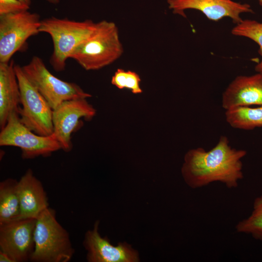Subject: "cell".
Listing matches in <instances>:
<instances>
[{"mask_svg":"<svg viewBox=\"0 0 262 262\" xmlns=\"http://www.w3.org/2000/svg\"><path fill=\"white\" fill-rule=\"evenodd\" d=\"M257 0L258 1L259 4H260L261 6H262V0Z\"/></svg>","mask_w":262,"mask_h":262,"instance_id":"d4e9b609","label":"cell"},{"mask_svg":"<svg viewBox=\"0 0 262 262\" xmlns=\"http://www.w3.org/2000/svg\"><path fill=\"white\" fill-rule=\"evenodd\" d=\"M96 26L97 22L90 19L76 21L52 16L41 21L40 33L49 34L53 43L49 62L54 70L61 72L65 70L67 59L92 34Z\"/></svg>","mask_w":262,"mask_h":262,"instance_id":"277c9868","label":"cell"},{"mask_svg":"<svg viewBox=\"0 0 262 262\" xmlns=\"http://www.w3.org/2000/svg\"><path fill=\"white\" fill-rule=\"evenodd\" d=\"M36 218L16 219L0 224V251L13 262L30 261L34 249Z\"/></svg>","mask_w":262,"mask_h":262,"instance_id":"30bf717a","label":"cell"},{"mask_svg":"<svg viewBox=\"0 0 262 262\" xmlns=\"http://www.w3.org/2000/svg\"><path fill=\"white\" fill-rule=\"evenodd\" d=\"M123 53L117 26L102 20L97 22L94 32L74 49L70 58L86 70H97L112 64Z\"/></svg>","mask_w":262,"mask_h":262,"instance_id":"7a4b0ae2","label":"cell"},{"mask_svg":"<svg viewBox=\"0 0 262 262\" xmlns=\"http://www.w3.org/2000/svg\"><path fill=\"white\" fill-rule=\"evenodd\" d=\"M231 33L235 36L248 38L258 45V52L262 57V60L255 66V70L257 72H262V22L243 19L233 27Z\"/></svg>","mask_w":262,"mask_h":262,"instance_id":"d6986e66","label":"cell"},{"mask_svg":"<svg viewBox=\"0 0 262 262\" xmlns=\"http://www.w3.org/2000/svg\"><path fill=\"white\" fill-rule=\"evenodd\" d=\"M30 6L19 0H0V15L28 11Z\"/></svg>","mask_w":262,"mask_h":262,"instance_id":"44dd1931","label":"cell"},{"mask_svg":"<svg viewBox=\"0 0 262 262\" xmlns=\"http://www.w3.org/2000/svg\"><path fill=\"white\" fill-rule=\"evenodd\" d=\"M246 154L245 150L232 147L229 139L221 136L210 150L197 147L187 151L181 174L186 183L193 189L217 181L228 188H235L244 177L242 160Z\"/></svg>","mask_w":262,"mask_h":262,"instance_id":"6da1fadb","label":"cell"},{"mask_svg":"<svg viewBox=\"0 0 262 262\" xmlns=\"http://www.w3.org/2000/svg\"><path fill=\"white\" fill-rule=\"evenodd\" d=\"M226 120L232 128L251 130L262 127V106L238 107L226 110Z\"/></svg>","mask_w":262,"mask_h":262,"instance_id":"e0dca14e","label":"cell"},{"mask_svg":"<svg viewBox=\"0 0 262 262\" xmlns=\"http://www.w3.org/2000/svg\"><path fill=\"white\" fill-rule=\"evenodd\" d=\"M235 229L239 233L250 235L262 242V195L255 198L251 214L239 221Z\"/></svg>","mask_w":262,"mask_h":262,"instance_id":"ac0fdd59","label":"cell"},{"mask_svg":"<svg viewBox=\"0 0 262 262\" xmlns=\"http://www.w3.org/2000/svg\"><path fill=\"white\" fill-rule=\"evenodd\" d=\"M15 63H0V127L2 129L10 115L18 112L20 93L15 69Z\"/></svg>","mask_w":262,"mask_h":262,"instance_id":"9a60e30c","label":"cell"},{"mask_svg":"<svg viewBox=\"0 0 262 262\" xmlns=\"http://www.w3.org/2000/svg\"><path fill=\"white\" fill-rule=\"evenodd\" d=\"M16 180L9 178L0 183V224L18 219L20 202Z\"/></svg>","mask_w":262,"mask_h":262,"instance_id":"2e32d148","label":"cell"},{"mask_svg":"<svg viewBox=\"0 0 262 262\" xmlns=\"http://www.w3.org/2000/svg\"><path fill=\"white\" fill-rule=\"evenodd\" d=\"M222 105L226 110L254 105L262 106V72L237 76L223 92Z\"/></svg>","mask_w":262,"mask_h":262,"instance_id":"4fadbf2b","label":"cell"},{"mask_svg":"<svg viewBox=\"0 0 262 262\" xmlns=\"http://www.w3.org/2000/svg\"><path fill=\"white\" fill-rule=\"evenodd\" d=\"M22 68L27 79L52 109L66 100L92 97L76 83L63 81L53 75L38 56H33Z\"/></svg>","mask_w":262,"mask_h":262,"instance_id":"8992f818","label":"cell"},{"mask_svg":"<svg viewBox=\"0 0 262 262\" xmlns=\"http://www.w3.org/2000/svg\"><path fill=\"white\" fill-rule=\"evenodd\" d=\"M96 110L86 98H78L65 101L52 111L53 134L61 149L71 150V134L80 125L81 118L91 120Z\"/></svg>","mask_w":262,"mask_h":262,"instance_id":"9c48e42d","label":"cell"},{"mask_svg":"<svg viewBox=\"0 0 262 262\" xmlns=\"http://www.w3.org/2000/svg\"><path fill=\"white\" fill-rule=\"evenodd\" d=\"M0 262H13V261L8 255L0 251Z\"/></svg>","mask_w":262,"mask_h":262,"instance_id":"7402d4cb","label":"cell"},{"mask_svg":"<svg viewBox=\"0 0 262 262\" xmlns=\"http://www.w3.org/2000/svg\"><path fill=\"white\" fill-rule=\"evenodd\" d=\"M141 78L135 72L118 68L111 78V83L119 89H126L134 94L143 92L140 86Z\"/></svg>","mask_w":262,"mask_h":262,"instance_id":"ffe728a7","label":"cell"},{"mask_svg":"<svg viewBox=\"0 0 262 262\" xmlns=\"http://www.w3.org/2000/svg\"><path fill=\"white\" fill-rule=\"evenodd\" d=\"M40 16L25 11L0 15V63H8L27 41L40 33Z\"/></svg>","mask_w":262,"mask_h":262,"instance_id":"ba28073f","label":"cell"},{"mask_svg":"<svg viewBox=\"0 0 262 262\" xmlns=\"http://www.w3.org/2000/svg\"><path fill=\"white\" fill-rule=\"evenodd\" d=\"M167 3L173 14L184 17H186L185 10L194 9L202 12L211 20L218 21L229 17L235 24L243 20L242 14L254 13L249 4L232 0H167Z\"/></svg>","mask_w":262,"mask_h":262,"instance_id":"8fae6325","label":"cell"},{"mask_svg":"<svg viewBox=\"0 0 262 262\" xmlns=\"http://www.w3.org/2000/svg\"><path fill=\"white\" fill-rule=\"evenodd\" d=\"M47 2L52 4H57L59 2V0H46Z\"/></svg>","mask_w":262,"mask_h":262,"instance_id":"603a6c76","label":"cell"},{"mask_svg":"<svg viewBox=\"0 0 262 262\" xmlns=\"http://www.w3.org/2000/svg\"><path fill=\"white\" fill-rule=\"evenodd\" d=\"M34 241L31 262H68L74 253L68 232L58 222L55 211L49 207L36 218Z\"/></svg>","mask_w":262,"mask_h":262,"instance_id":"3957f363","label":"cell"},{"mask_svg":"<svg viewBox=\"0 0 262 262\" xmlns=\"http://www.w3.org/2000/svg\"><path fill=\"white\" fill-rule=\"evenodd\" d=\"M0 146L20 148L21 157L24 159L48 156L61 149L53 133L49 136L35 133L21 123L18 112L16 111L10 115L6 124L1 130Z\"/></svg>","mask_w":262,"mask_h":262,"instance_id":"52a82bcc","label":"cell"},{"mask_svg":"<svg viewBox=\"0 0 262 262\" xmlns=\"http://www.w3.org/2000/svg\"><path fill=\"white\" fill-rule=\"evenodd\" d=\"M19 0L29 5H30L31 3V0Z\"/></svg>","mask_w":262,"mask_h":262,"instance_id":"cb8c5ba5","label":"cell"},{"mask_svg":"<svg viewBox=\"0 0 262 262\" xmlns=\"http://www.w3.org/2000/svg\"><path fill=\"white\" fill-rule=\"evenodd\" d=\"M20 213L18 219L34 218L49 207L47 194L41 181L29 169L17 183Z\"/></svg>","mask_w":262,"mask_h":262,"instance_id":"5bb4252c","label":"cell"},{"mask_svg":"<svg viewBox=\"0 0 262 262\" xmlns=\"http://www.w3.org/2000/svg\"><path fill=\"white\" fill-rule=\"evenodd\" d=\"M99 221H96L92 230L85 233L83 246L87 251L89 262H136L139 261L137 251L126 243L114 246L107 237H102L98 231Z\"/></svg>","mask_w":262,"mask_h":262,"instance_id":"7c38bea8","label":"cell"},{"mask_svg":"<svg viewBox=\"0 0 262 262\" xmlns=\"http://www.w3.org/2000/svg\"><path fill=\"white\" fill-rule=\"evenodd\" d=\"M20 93V120L35 133L49 136L53 132V109L25 76L22 67L15 65Z\"/></svg>","mask_w":262,"mask_h":262,"instance_id":"5b68a950","label":"cell"}]
</instances>
